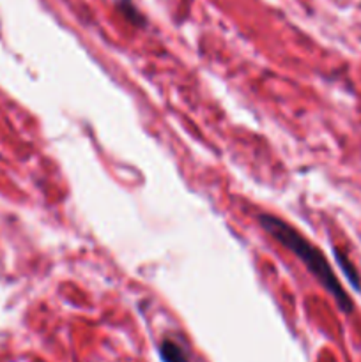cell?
<instances>
[{"instance_id":"cell-1","label":"cell","mask_w":361,"mask_h":362,"mask_svg":"<svg viewBox=\"0 0 361 362\" xmlns=\"http://www.w3.org/2000/svg\"><path fill=\"white\" fill-rule=\"evenodd\" d=\"M257 221L258 225L262 226V230L268 232L276 243H280L283 247H287L294 257L299 258L301 264H303L304 267L308 269V272L324 286L326 292L335 299L336 306H338L343 313H353V299H350L349 293L345 292L342 283L338 281L336 274L333 272L328 258L322 255V251L319 250L315 244H311L306 237L301 235L296 228H292L289 223L283 221L278 216L265 214L264 212V214L257 216Z\"/></svg>"},{"instance_id":"cell-4","label":"cell","mask_w":361,"mask_h":362,"mask_svg":"<svg viewBox=\"0 0 361 362\" xmlns=\"http://www.w3.org/2000/svg\"><path fill=\"white\" fill-rule=\"evenodd\" d=\"M117 6H119V9L122 11L124 18H126L127 21H131L133 25H144L145 20L144 16L140 14V11L134 7L133 0H115Z\"/></svg>"},{"instance_id":"cell-3","label":"cell","mask_w":361,"mask_h":362,"mask_svg":"<svg viewBox=\"0 0 361 362\" xmlns=\"http://www.w3.org/2000/svg\"><path fill=\"white\" fill-rule=\"evenodd\" d=\"M335 251V258H336V264L340 265V269H342L343 271V274H345V278L349 279L350 281V285L354 286V288L357 290V292H361V279H360V274H357V271L356 269H354V265H353V262L349 260V258L345 257V255L342 253V251L340 250H333Z\"/></svg>"},{"instance_id":"cell-2","label":"cell","mask_w":361,"mask_h":362,"mask_svg":"<svg viewBox=\"0 0 361 362\" xmlns=\"http://www.w3.org/2000/svg\"><path fill=\"white\" fill-rule=\"evenodd\" d=\"M159 357H161L163 362H190L186 352L172 339H165L159 345Z\"/></svg>"}]
</instances>
